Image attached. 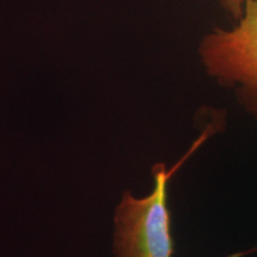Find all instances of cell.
Wrapping results in <instances>:
<instances>
[{"label":"cell","instance_id":"obj_1","mask_svg":"<svg viewBox=\"0 0 257 257\" xmlns=\"http://www.w3.org/2000/svg\"><path fill=\"white\" fill-rule=\"evenodd\" d=\"M212 126L202 131L170 169L163 162L154 165V188L149 194L137 198L128 191L121 193L113 217V257H174L175 243L168 207L169 180L213 134Z\"/></svg>","mask_w":257,"mask_h":257},{"label":"cell","instance_id":"obj_2","mask_svg":"<svg viewBox=\"0 0 257 257\" xmlns=\"http://www.w3.org/2000/svg\"><path fill=\"white\" fill-rule=\"evenodd\" d=\"M198 57L208 78L234 93L257 120V0H245L232 28H213L200 38Z\"/></svg>","mask_w":257,"mask_h":257},{"label":"cell","instance_id":"obj_3","mask_svg":"<svg viewBox=\"0 0 257 257\" xmlns=\"http://www.w3.org/2000/svg\"><path fill=\"white\" fill-rule=\"evenodd\" d=\"M221 9L232 18V21L237 22L243 14V8L245 0H218Z\"/></svg>","mask_w":257,"mask_h":257},{"label":"cell","instance_id":"obj_4","mask_svg":"<svg viewBox=\"0 0 257 257\" xmlns=\"http://www.w3.org/2000/svg\"><path fill=\"white\" fill-rule=\"evenodd\" d=\"M257 252V246H253L251 249H246V250H240V251H236L233 253H231L227 257H246L251 253H256Z\"/></svg>","mask_w":257,"mask_h":257}]
</instances>
